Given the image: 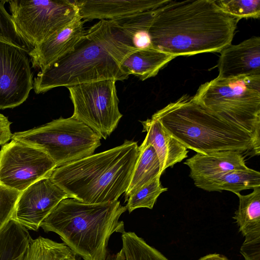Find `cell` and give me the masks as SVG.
<instances>
[{
	"label": "cell",
	"mask_w": 260,
	"mask_h": 260,
	"mask_svg": "<svg viewBox=\"0 0 260 260\" xmlns=\"http://www.w3.org/2000/svg\"><path fill=\"white\" fill-rule=\"evenodd\" d=\"M190 170L189 177L193 180L211 177L235 170H246L243 153L224 150L207 154L197 153L184 162Z\"/></svg>",
	"instance_id": "17"
},
{
	"label": "cell",
	"mask_w": 260,
	"mask_h": 260,
	"mask_svg": "<svg viewBox=\"0 0 260 260\" xmlns=\"http://www.w3.org/2000/svg\"><path fill=\"white\" fill-rule=\"evenodd\" d=\"M176 57L153 47L137 49L127 55L121 63L122 70L144 81L155 76L159 71Z\"/></svg>",
	"instance_id": "19"
},
{
	"label": "cell",
	"mask_w": 260,
	"mask_h": 260,
	"mask_svg": "<svg viewBox=\"0 0 260 260\" xmlns=\"http://www.w3.org/2000/svg\"><path fill=\"white\" fill-rule=\"evenodd\" d=\"M121 239L124 260H169L134 232L124 231Z\"/></svg>",
	"instance_id": "25"
},
{
	"label": "cell",
	"mask_w": 260,
	"mask_h": 260,
	"mask_svg": "<svg viewBox=\"0 0 260 260\" xmlns=\"http://www.w3.org/2000/svg\"><path fill=\"white\" fill-rule=\"evenodd\" d=\"M8 3L17 29L33 47L79 16L74 1L11 0Z\"/></svg>",
	"instance_id": "8"
},
{
	"label": "cell",
	"mask_w": 260,
	"mask_h": 260,
	"mask_svg": "<svg viewBox=\"0 0 260 260\" xmlns=\"http://www.w3.org/2000/svg\"><path fill=\"white\" fill-rule=\"evenodd\" d=\"M139 154L137 142L117 147L56 168L50 178L70 198L87 204L116 201L126 191Z\"/></svg>",
	"instance_id": "3"
},
{
	"label": "cell",
	"mask_w": 260,
	"mask_h": 260,
	"mask_svg": "<svg viewBox=\"0 0 260 260\" xmlns=\"http://www.w3.org/2000/svg\"><path fill=\"white\" fill-rule=\"evenodd\" d=\"M168 0H75L79 16L84 20H113L155 9Z\"/></svg>",
	"instance_id": "15"
},
{
	"label": "cell",
	"mask_w": 260,
	"mask_h": 260,
	"mask_svg": "<svg viewBox=\"0 0 260 260\" xmlns=\"http://www.w3.org/2000/svg\"><path fill=\"white\" fill-rule=\"evenodd\" d=\"M240 252L245 260H260V235L245 237Z\"/></svg>",
	"instance_id": "30"
},
{
	"label": "cell",
	"mask_w": 260,
	"mask_h": 260,
	"mask_svg": "<svg viewBox=\"0 0 260 260\" xmlns=\"http://www.w3.org/2000/svg\"><path fill=\"white\" fill-rule=\"evenodd\" d=\"M198 260H230L227 257H226L225 256L217 254V253H213V254H210L206 255L205 256H204L200 258H199Z\"/></svg>",
	"instance_id": "33"
},
{
	"label": "cell",
	"mask_w": 260,
	"mask_h": 260,
	"mask_svg": "<svg viewBox=\"0 0 260 260\" xmlns=\"http://www.w3.org/2000/svg\"><path fill=\"white\" fill-rule=\"evenodd\" d=\"M28 54L10 44L0 41V110L22 104L33 88V74Z\"/></svg>",
	"instance_id": "11"
},
{
	"label": "cell",
	"mask_w": 260,
	"mask_h": 260,
	"mask_svg": "<svg viewBox=\"0 0 260 260\" xmlns=\"http://www.w3.org/2000/svg\"><path fill=\"white\" fill-rule=\"evenodd\" d=\"M101 139L72 116L60 117L40 126L15 132L11 138L42 150L56 168L93 154L101 145Z\"/></svg>",
	"instance_id": "7"
},
{
	"label": "cell",
	"mask_w": 260,
	"mask_h": 260,
	"mask_svg": "<svg viewBox=\"0 0 260 260\" xmlns=\"http://www.w3.org/2000/svg\"><path fill=\"white\" fill-rule=\"evenodd\" d=\"M8 1H0V41L14 45L28 54L34 47L28 43L17 29L13 19L5 8Z\"/></svg>",
	"instance_id": "27"
},
{
	"label": "cell",
	"mask_w": 260,
	"mask_h": 260,
	"mask_svg": "<svg viewBox=\"0 0 260 260\" xmlns=\"http://www.w3.org/2000/svg\"><path fill=\"white\" fill-rule=\"evenodd\" d=\"M193 100L252 136L260 125V75L215 79L202 84Z\"/></svg>",
	"instance_id": "6"
},
{
	"label": "cell",
	"mask_w": 260,
	"mask_h": 260,
	"mask_svg": "<svg viewBox=\"0 0 260 260\" xmlns=\"http://www.w3.org/2000/svg\"><path fill=\"white\" fill-rule=\"evenodd\" d=\"M194 185L208 191H230L236 195L260 186V173L252 169L235 170L194 181Z\"/></svg>",
	"instance_id": "18"
},
{
	"label": "cell",
	"mask_w": 260,
	"mask_h": 260,
	"mask_svg": "<svg viewBox=\"0 0 260 260\" xmlns=\"http://www.w3.org/2000/svg\"><path fill=\"white\" fill-rule=\"evenodd\" d=\"M160 177V176H157L129 197L125 206L129 213L140 208H153L159 195L168 190L161 184Z\"/></svg>",
	"instance_id": "26"
},
{
	"label": "cell",
	"mask_w": 260,
	"mask_h": 260,
	"mask_svg": "<svg viewBox=\"0 0 260 260\" xmlns=\"http://www.w3.org/2000/svg\"><path fill=\"white\" fill-rule=\"evenodd\" d=\"M164 128L187 149L207 154L233 150L250 155L252 136L184 95L155 113Z\"/></svg>",
	"instance_id": "5"
},
{
	"label": "cell",
	"mask_w": 260,
	"mask_h": 260,
	"mask_svg": "<svg viewBox=\"0 0 260 260\" xmlns=\"http://www.w3.org/2000/svg\"><path fill=\"white\" fill-rule=\"evenodd\" d=\"M104 260H124L122 250L121 249L116 253L112 254L108 252Z\"/></svg>",
	"instance_id": "32"
},
{
	"label": "cell",
	"mask_w": 260,
	"mask_h": 260,
	"mask_svg": "<svg viewBox=\"0 0 260 260\" xmlns=\"http://www.w3.org/2000/svg\"><path fill=\"white\" fill-rule=\"evenodd\" d=\"M21 192L0 184V233L12 219Z\"/></svg>",
	"instance_id": "29"
},
{
	"label": "cell",
	"mask_w": 260,
	"mask_h": 260,
	"mask_svg": "<svg viewBox=\"0 0 260 260\" xmlns=\"http://www.w3.org/2000/svg\"><path fill=\"white\" fill-rule=\"evenodd\" d=\"M215 2L223 11L239 20L257 18L260 16L259 0H222Z\"/></svg>",
	"instance_id": "28"
},
{
	"label": "cell",
	"mask_w": 260,
	"mask_h": 260,
	"mask_svg": "<svg viewBox=\"0 0 260 260\" xmlns=\"http://www.w3.org/2000/svg\"><path fill=\"white\" fill-rule=\"evenodd\" d=\"M69 198L50 177L41 179L21 192L12 219L27 230L37 231L57 205Z\"/></svg>",
	"instance_id": "12"
},
{
	"label": "cell",
	"mask_w": 260,
	"mask_h": 260,
	"mask_svg": "<svg viewBox=\"0 0 260 260\" xmlns=\"http://www.w3.org/2000/svg\"><path fill=\"white\" fill-rule=\"evenodd\" d=\"M116 82L104 80L68 87L74 107L72 116L104 139L115 129L122 116Z\"/></svg>",
	"instance_id": "9"
},
{
	"label": "cell",
	"mask_w": 260,
	"mask_h": 260,
	"mask_svg": "<svg viewBox=\"0 0 260 260\" xmlns=\"http://www.w3.org/2000/svg\"><path fill=\"white\" fill-rule=\"evenodd\" d=\"M143 132L146 136L142 144L151 145L160 163L161 175L169 167H173L188 156L187 149L164 128L159 121L153 118L141 121Z\"/></svg>",
	"instance_id": "16"
},
{
	"label": "cell",
	"mask_w": 260,
	"mask_h": 260,
	"mask_svg": "<svg viewBox=\"0 0 260 260\" xmlns=\"http://www.w3.org/2000/svg\"><path fill=\"white\" fill-rule=\"evenodd\" d=\"M78 256L64 243L39 236L31 239L22 260H79Z\"/></svg>",
	"instance_id": "24"
},
{
	"label": "cell",
	"mask_w": 260,
	"mask_h": 260,
	"mask_svg": "<svg viewBox=\"0 0 260 260\" xmlns=\"http://www.w3.org/2000/svg\"><path fill=\"white\" fill-rule=\"evenodd\" d=\"M126 210L118 200L87 204L69 198L57 205L40 228L58 235L83 260H104L111 236L125 231L119 218Z\"/></svg>",
	"instance_id": "4"
},
{
	"label": "cell",
	"mask_w": 260,
	"mask_h": 260,
	"mask_svg": "<svg viewBox=\"0 0 260 260\" xmlns=\"http://www.w3.org/2000/svg\"><path fill=\"white\" fill-rule=\"evenodd\" d=\"M139 154L128 187L125 192V201L132 194L150 183L160 173V163L156 152L150 145L139 146Z\"/></svg>",
	"instance_id": "20"
},
{
	"label": "cell",
	"mask_w": 260,
	"mask_h": 260,
	"mask_svg": "<svg viewBox=\"0 0 260 260\" xmlns=\"http://www.w3.org/2000/svg\"><path fill=\"white\" fill-rule=\"evenodd\" d=\"M217 67L221 79L260 75V38L253 37L221 51Z\"/></svg>",
	"instance_id": "13"
},
{
	"label": "cell",
	"mask_w": 260,
	"mask_h": 260,
	"mask_svg": "<svg viewBox=\"0 0 260 260\" xmlns=\"http://www.w3.org/2000/svg\"><path fill=\"white\" fill-rule=\"evenodd\" d=\"M237 196L239 206L233 218L239 231L245 237L260 235V186L249 194Z\"/></svg>",
	"instance_id": "21"
},
{
	"label": "cell",
	"mask_w": 260,
	"mask_h": 260,
	"mask_svg": "<svg viewBox=\"0 0 260 260\" xmlns=\"http://www.w3.org/2000/svg\"><path fill=\"white\" fill-rule=\"evenodd\" d=\"M85 21L79 15L68 25L34 47L28 54L32 67L42 70L71 51L86 34Z\"/></svg>",
	"instance_id": "14"
},
{
	"label": "cell",
	"mask_w": 260,
	"mask_h": 260,
	"mask_svg": "<svg viewBox=\"0 0 260 260\" xmlns=\"http://www.w3.org/2000/svg\"><path fill=\"white\" fill-rule=\"evenodd\" d=\"M56 168L43 151L18 140H11L0 150V184L20 192L50 177Z\"/></svg>",
	"instance_id": "10"
},
{
	"label": "cell",
	"mask_w": 260,
	"mask_h": 260,
	"mask_svg": "<svg viewBox=\"0 0 260 260\" xmlns=\"http://www.w3.org/2000/svg\"><path fill=\"white\" fill-rule=\"evenodd\" d=\"M31 239L26 229L11 219L0 233V260H22Z\"/></svg>",
	"instance_id": "23"
},
{
	"label": "cell",
	"mask_w": 260,
	"mask_h": 260,
	"mask_svg": "<svg viewBox=\"0 0 260 260\" xmlns=\"http://www.w3.org/2000/svg\"><path fill=\"white\" fill-rule=\"evenodd\" d=\"M155 9L136 13L111 20L131 38L136 48H151L153 47L149 29Z\"/></svg>",
	"instance_id": "22"
},
{
	"label": "cell",
	"mask_w": 260,
	"mask_h": 260,
	"mask_svg": "<svg viewBox=\"0 0 260 260\" xmlns=\"http://www.w3.org/2000/svg\"><path fill=\"white\" fill-rule=\"evenodd\" d=\"M11 123L7 117L0 113V145H3L11 140L13 135L10 129Z\"/></svg>",
	"instance_id": "31"
},
{
	"label": "cell",
	"mask_w": 260,
	"mask_h": 260,
	"mask_svg": "<svg viewBox=\"0 0 260 260\" xmlns=\"http://www.w3.org/2000/svg\"><path fill=\"white\" fill-rule=\"evenodd\" d=\"M137 50L131 38L112 20H100L71 51L38 73L33 89L40 94L58 87L109 79L123 81L129 75L121 63Z\"/></svg>",
	"instance_id": "2"
},
{
	"label": "cell",
	"mask_w": 260,
	"mask_h": 260,
	"mask_svg": "<svg viewBox=\"0 0 260 260\" xmlns=\"http://www.w3.org/2000/svg\"><path fill=\"white\" fill-rule=\"evenodd\" d=\"M239 20L215 1L168 0L154 10L152 47L175 57L220 52L231 44Z\"/></svg>",
	"instance_id": "1"
}]
</instances>
